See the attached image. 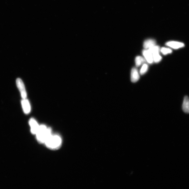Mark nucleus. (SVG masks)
Returning <instances> with one entry per match:
<instances>
[{
    "instance_id": "nucleus-9",
    "label": "nucleus",
    "mask_w": 189,
    "mask_h": 189,
    "mask_svg": "<svg viewBox=\"0 0 189 189\" xmlns=\"http://www.w3.org/2000/svg\"><path fill=\"white\" fill-rule=\"evenodd\" d=\"M156 45V41L155 40L149 39L146 40L143 44L144 48L146 49Z\"/></svg>"
},
{
    "instance_id": "nucleus-3",
    "label": "nucleus",
    "mask_w": 189,
    "mask_h": 189,
    "mask_svg": "<svg viewBox=\"0 0 189 189\" xmlns=\"http://www.w3.org/2000/svg\"><path fill=\"white\" fill-rule=\"evenodd\" d=\"M16 84L18 88L20 93L23 99H25L27 98V93L26 91L24 84L21 79L18 78L17 79Z\"/></svg>"
},
{
    "instance_id": "nucleus-11",
    "label": "nucleus",
    "mask_w": 189,
    "mask_h": 189,
    "mask_svg": "<svg viewBox=\"0 0 189 189\" xmlns=\"http://www.w3.org/2000/svg\"><path fill=\"white\" fill-rule=\"evenodd\" d=\"M146 62V59L141 56H137L135 59L136 66L138 67Z\"/></svg>"
},
{
    "instance_id": "nucleus-5",
    "label": "nucleus",
    "mask_w": 189,
    "mask_h": 189,
    "mask_svg": "<svg viewBox=\"0 0 189 189\" xmlns=\"http://www.w3.org/2000/svg\"><path fill=\"white\" fill-rule=\"evenodd\" d=\"M23 110L24 113L26 114H28L30 113L31 110V107L29 101L26 99H23L21 101Z\"/></svg>"
},
{
    "instance_id": "nucleus-6",
    "label": "nucleus",
    "mask_w": 189,
    "mask_h": 189,
    "mask_svg": "<svg viewBox=\"0 0 189 189\" xmlns=\"http://www.w3.org/2000/svg\"><path fill=\"white\" fill-rule=\"evenodd\" d=\"M166 45L174 49L182 48L185 46L184 43L176 41H170L166 43Z\"/></svg>"
},
{
    "instance_id": "nucleus-4",
    "label": "nucleus",
    "mask_w": 189,
    "mask_h": 189,
    "mask_svg": "<svg viewBox=\"0 0 189 189\" xmlns=\"http://www.w3.org/2000/svg\"><path fill=\"white\" fill-rule=\"evenodd\" d=\"M29 124L30 126L32 133L34 135L36 134L39 129L40 125H38L36 120L33 118L29 120Z\"/></svg>"
},
{
    "instance_id": "nucleus-1",
    "label": "nucleus",
    "mask_w": 189,
    "mask_h": 189,
    "mask_svg": "<svg viewBox=\"0 0 189 189\" xmlns=\"http://www.w3.org/2000/svg\"><path fill=\"white\" fill-rule=\"evenodd\" d=\"M52 135L51 128L47 127L45 125H40L39 129L35 134L38 141L39 143H45Z\"/></svg>"
},
{
    "instance_id": "nucleus-2",
    "label": "nucleus",
    "mask_w": 189,
    "mask_h": 189,
    "mask_svg": "<svg viewBox=\"0 0 189 189\" xmlns=\"http://www.w3.org/2000/svg\"><path fill=\"white\" fill-rule=\"evenodd\" d=\"M61 142V139L59 136L52 135L45 143L49 148L55 149L58 148L60 146Z\"/></svg>"
},
{
    "instance_id": "nucleus-7",
    "label": "nucleus",
    "mask_w": 189,
    "mask_h": 189,
    "mask_svg": "<svg viewBox=\"0 0 189 189\" xmlns=\"http://www.w3.org/2000/svg\"><path fill=\"white\" fill-rule=\"evenodd\" d=\"M143 54L145 59L149 64H151L153 62V56L151 53L148 49H145L143 51Z\"/></svg>"
},
{
    "instance_id": "nucleus-14",
    "label": "nucleus",
    "mask_w": 189,
    "mask_h": 189,
    "mask_svg": "<svg viewBox=\"0 0 189 189\" xmlns=\"http://www.w3.org/2000/svg\"><path fill=\"white\" fill-rule=\"evenodd\" d=\"M160 51L163 55H166L168 54H171L172 52V50L169 48L162 47Z\"/></svg>"
},
{
    "instance_id": "nucleus-10",
    "label": "nucleus",
    "mask_w": 189,
    "mask_h": 189,
    "mask_svg": "<svg viewBox=\"0 0 189 189\" xmlns=\"http://www.w3.org/2000/svg\"><path fill=\"white\" fill-rule=\"evenodd\" d=\"M182 110L185 113H189V99L186 96L184 97L182 106Z\"/></svg>"
},
{
    "instance_id": "nucleus-8",
    "label": "nucleus",
    "mask_w": 189,
    "mask_h": 189,
    "mask_svg": "<svg viewBox=\"0 0 189 189\" xmlns=\"http://www.w3.org/2000/svg\"><path fill=\"white\" fill-rule=\"evenodd\" d=\"M140 79V75L138 70L135 68H133L131 70V79L132 82L138 81Z\"/></svg>"
},
{
    "instance_id": "nucleus-15",
    "label": "nucleus",
    "mask_w": 189,
    "mask_h": 189,
    "mask_svg": "<svg viewBox=\"0 0 189 189\" xmlns=\"http://www.w3.org/2000/svg\"><path fill=\"white\" fill-rule=\"evenodd\" d=\"M148 69V66L146 64H144L142 67L140 71V74L141 75H144L147 71Z\"/></svg>"
},
{
    "instance_id": "nucleus-13",
    "label": "nucleus",
    "mask_w": 189,
    "mask_h": 189,
    "mask_svg": "<svg viewBox=\"0 0 189 189\" xmlns=\"http://www.w3.org/2000/svg\"><path fill=\"white\" fill-rule=\"evenodd\" d=\"M153 62L156 63H158L160 62L162 59L161 56L159 54V53H155L152 54Z\"/></svg>"
},
{
    "instance_id": "nucleus-12",
    "label": "nucleus",
    "mask_w": 189,
    "mask_h": 189,
    "mask_svg": "<svg viewBox=\"0 0 189 189\" xmlns=\"http://www.w3.org/2000/svg\"><path fill=\"white\" fill-rule=\"evenodd\" d=\"M151 53V54H155V53H159L160 52L161 49L160 47L159 46H153L151 48H150L148 49H147Z\"/></svg>"
}]
</instances>
